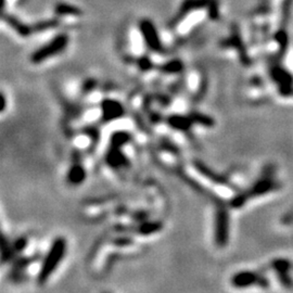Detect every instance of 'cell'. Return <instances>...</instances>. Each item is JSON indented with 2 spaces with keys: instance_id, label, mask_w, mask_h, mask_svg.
Masks as SVG:
<instances>
[{
  "instance_id": "10",
  "label": "cell",
  "mask_w": 293,
  "mask_h": 293,
  "mask_svg": "<svg viewBox=\"0 0 293 293\" xmlns=\"http://www.w3.org/2000/svg\"><path fill=\"white\" fill-rule=\"evenodd\" d=\"M58 18L46 19V20H42V21L36 22L33 25L34 32L35 33H42V32H45V31H50V29H54V28L59 27V26H60L61 22Z\"/></svg>"
},
{
  "instance_id": "16",
  "label": "cell",
  "mask_w": 293,
  "mask_h": 293,
  "mask_svg": "<svg viewBox=\"0 0 293 293\" xmlns=\"http://www.w3.org/2000/svg\"><path fill=\"white\" fill-rule=\"evenodd\" d=\"M3 1H4V0H3Z\"/></svg>"
},
{
  "instance_id": "11",
  "label": "cell",
  "mask_w": 293,
  "mask_h": 293,
  "mask_svg": "<svg viewBox=\"0 0 293 293\" xmlns=\"http://www.w3.org/2000/svg\"><path fill=\"white\" fill-rule=\"evenodd\" d=\"M85 170L79 165H74L71 170L68 171V180L69 182L73 183V185H79V183H82L84 180H85Z\"/></svg>"
},
{
  "instance_id": "12",
  "label": "cell",
  "mask_w": 293,
  "mask_h": 293,
  "mask_svg": "<svg viewBox=\"0 0 293 293\" xmlns=\"http://www.w3.org/2000/svg\"><path fill=\"white\" fill-rule=\"evenodd\" d=\"M253 280H254V275L251 272H240L233 277L232 284L236 287H246L249 286Z\"/></svg>"
},
{
  "instance_id": "4",
  "label": "cell",
  "mask_w": 293,
  "mask_h": 293,
  "mask_svg": "<svg viewBox=\"0 0 293 293\" xmlns=\"http://www.w3.org/2000/svg\"><path fill=\"white\" fill-rule=\"evenodd\" d=\"M138 28L141 34L143 43L151 51L157 53L165 52V47L163 46L160 34L152 20L147 18L141 19L138 23Z\"/></svg>"
},
{
  "instance_id": "14",
  "label": "cell",
  "mask_w": 293,
  "mask_h": 293,
  "mask_svg": "<svg viewBox=\"0 0 293 293\" xmlns=\"http://www.w3.org/2000/svg\"><path fill=\"white\" fill-rule=\"evenodd\" d=\"M191 122V120H188L186 117H181V116H172L170 118V123L174 127H177L178 130H182L188 126V124Z\"/></svg>"
},
{
  "instance_id": "1",
  "label": "cell",
  "mask_w": 293,
  "mask_h": 293,
  "mask_svg": "<svg viewBox=\"0 0 293 293\" xmlns=\"http://www.w3.org/2000/svg\"><path fill=\"white\" fill-rule=\"evenodd\" d=\"M206 10L207 17L212 21L220 19V0H182L176 13L168 22L170 28H176L190 13Z\"/></svg>"
},
{
  "instance_id": "8",
  "label": "cell",
  "mask_w": 293,
  "mask_h": 293,
  "mask_svg": "<svg viewBox=\"0 0 293 293\" xmlns=\"http://www.w3.org/2000/svg\"><path fill=\"white\" fill-rule=\"evenodd\" d=\"M215 235H216L217 243H220V245H225V242H227L228 220H227V214L225 212H220L217 214Z\"/></svg>"
},
{
  "instance_id": "2",
  "label": "cell",
  "mask_w": 293,
  "mask_h": 293,
  "mask_svg": "<svg viewBox=\"0 0 293 293\" xmlns=\"http://www.w3.org/2000/svg\"><path fill=\"white\" fill-rule=\"evenodd\" d=\"M67 252V240L62 237H59L51 243L50 249L48 250L47 254L45 255L41 270L38 271L37 280L41 285H44L49 278L51 277L59 264L62 262Z\"/></svg>"
},
{
  "instance_id": "9",
  "label": "cell",
  "mask_w": 293,
  "mask_h": 293,
  "mask_svg": "<svg viewBox=\"0 0 293 293\" xmlns=\"http://www.w3.org/2000/svg\"><path fill=\"white\" fill-rule=\"evenodd\" d=\"M123 114V107L117 101L108 100L103 103V115L108 120Z\"/></svg>"
},
{
  "instance_id": "13",
  "label": "cell",
  "mask_w": 293,
  "mask_h": 293,
  "mask_svg": "<svg viewBox=\"0 0 293 293\" xmlns=\"http://www.w3.org/2000/svg\"><path fill=\"white\" fill-rule=\"evenodd\" d=\"M160 68H161V71L164 73L174 74V73L180 72L183 68V64L180 60H171L166 63H164Z\"/></svg>"
},
{
  "instance_id": "5",
  "label": "cell",
  "mask_w": 293,
  "mask_h": 293,
  "mask_svg": "<svg viewBox=\"0 0 293 293\" xmlns=\"http://www.w3.org/2000/svg\"><path fill=\"white\" fill-rule=\"evenodd\" d=\"M2 21L7 23V25L11 27L17 35L21 37H29L32 34H34V27L33 25L23 22L21 19L14 16L12 13H9L3 11L2 12Z\"/></svg>"
},
{
  "instance_id": "3",
  "label": "cell",
  "mask_w": 293,
  "mask_h": 293,
  "mask_svg": "<svg viewBox=\"0 0 293 293\" xmlns=\"http://www.w3.org/2000/svg\"><path fill=\"white\" fill-rule=\"evenodd\" d=\"M69 37L67 33H60L50 39L47 44L37 48L31 54V62L34 64H41L49 60L52 57L62 53L68 46Z\"/></svg>"
},
{
  "instance_id": "6",
  "label": "cell",
  "mask_w": 293,
  "mask_h": 293,
  "mask_svg": "<svg viewBox=\"0 0 293 293\" xmlns=\"http://www.w3.org/2000/svg\"><path fill=\"white\" fill-rule=\"evenodd\" d=\"M53 12L59 18H62V17L78 18L83 16V10L81 8L75 6V4L64 2V1H60L54 4Z\"/></svg>"
},
{
  "instance_id": "7",
  "label": "cell",
  "mask_w": 293,
  "mask_h": 293,
  "mask_svg": "<svg viewBox=\"0 0 293 293\" xmlns=\"http://www.w3.org/2000/svg\"><path fill=\"white\" fill-rule=\"evenodd\" d=\"M222 45L224 47H235V48H237L238 51L240 52L241 57H243L245 60H246V59H248L245 46L242 45L239 28H238L236 25L232 26L230 36L228 38H226V39H224V41L222 42Z\"/></svg>"
},
{
  "instance_id": "15",
  "label": "cell",
  "mask_w": 293,
  "mask_h": 293,
  "mask_svg": "<svg viewBox=\"0 0 293 293\" xmlns=\"http://www.w3.org/2000/svg\"><path fill=\"white\" fill-rule=\"evenodd\" d=\"M138 63H139V67H140V68H142L143 71H149V69L152 68V62L149 57L139 58Z\"/></svg>"
}]
</instances>
